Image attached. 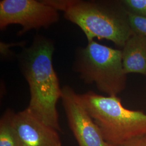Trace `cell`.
I'll list each match as a JSON object with an SVG mask.
<instances>
[{
    "mask_svg": "<svg viewBox=\"0 0 146 146\" xmlns=\"http://www.w3.org/2000/svg\"><path fill=\"white\" fill-rule=\"evenodd\" d=\"M125 74L137 73L146 76V37L133 34L122 50Z\"/></svg>",
    "mask_w": 146,
    "mask_h": 146,
    "instance_id": "obj_8",
    "label": "cell"
},
{
    "mask_svg": "<svg viewBox=\"0 0 146 146\" xmlns=\"http://www.w3.org/2000/svg\"><path fill=\"white\" fill-rule=\"evenodd\" d=\"M13 120L19 146H62L59 131L37 119L26 109L14 113Z\"/></svg>",
    "mask_w": 146,
    "mask_h": 146,
    "instance_id": "obj_7",
    "label": "cell"
},
{
    "mask_svg": "<svg viewBox=\"0 0 146 146\" xmlns=\"http://www.w3.org/2000/svg\"><path fill=\"white\" fill-rule=\"evenodd\" d=\"M14 112L7 110L0 120V146H19L18 137L13 124Z\"/></svg>",
    "mask_w": 146,
    "mask_h": 146,
    "instance_id": "obj_9",
    "label": "cell"
},
{
    "mask_svg": "<svg viewBox=\"0 0 146 146\" xmlns=\"http://www.w3.org/2000/svg\"><path fill=\"white\" fill-rule=\"evenodd\" d=\"M128 13L146 17V0H121Z\"/></svg>",
    "mask_w": 146,
    "mask_h": 146,
    "instance_id": "obj_10",
    "label": "cell"
},
{
    "mask_svg": "<svg viewBox=\"0 0 146 146\" xmlns=\"http://www.w3.org/2000/svg\"><path fill=\"white\" fill-rule=\"evenodd\" d=\"M118 146H146V134L134 138Z\"/></svg>",
    "mask_w": 146,
    "mask_h": 146,
    "instance_id": "obj_12",
    "label": "cell"
},
{
    "mask_svg": "<svg viewBox=\"0 0 146 146\" xmlns=\"http://www.w3.org/2000/svg\"><path fill=\"white\" fill-rule=\"evenodd\" d=\"M64 13L67 20L84 31L88 42L106 39L123 48L133 34L128 13L121 0H72Z\"/></svg>",
    "mask_w": 146,
    "mask_h": 146,
    "instance_id": "obj_2",
    "label": "cell"
},
{
    "mask_svg": "<svg viewBox=\"0 0 146 146\" xmlns=\"http://www.w3.org/2000/svg\"><path fill=\"white\" fill-rule=\"evenodd\" d=\"M52 42L38 36L21 55V69L28 84L31 100L26 110L46 125L60 131L56 104L61 99L57 75L53 68Z\"/></svg>",
    "mask_w": 146,
    "mask_h": 146,
    "instance_id": "obj_1",
    "label": "cell"
},
{
    "mask_svg": "<svg viewBox=\"0 0 146 146\" xmlns=\"http://www.w3.org/2000/svg\"><path fill=\"white\" fill-rule=\"evenodd\" d=\"M78 95L110 146H120L146 135V114L125 108L117 96H104L92 91Z\"/></svg>",
    "mask_w": 146,
    "mask_h": 146,
    "instance_id": "obj_3",
    "label": "cell"
},
{
    "mask_svg": "<svg viewBox=\"0 0 146 146\" xmlns=\"http://www.w3.org/2000/svg\"><path fill=\"white\" fill-rule=\"evenodd\" d=\"M61 99L68 125L78 146H111L104 140L99 127L73 89L64 86Z\"/></svg>",
    "mask_w": 146,
    "mask_h": 146,
    "instance_id": "obj_6",
    "label": "cell"
},
{
    "mask_svg": "<svg viewBox=\"0 0 146 146\" xmlns=\"http://www.w3.org/2000/svg\"><path fill=\"white\" fill-rule=\"evenodd\" d=\"M60 19L58 11L43 1L2 0L0 2V29L20 25L19 35L34 29L48 28Z\"/></svg>",
    "mask_w": 146,
    "mask_h": 146,
    "instance_id": "obj_5",
    "label": "cell"
},
{
    "mask_svg": "<svg viewBox=\"0 0 146 146\" xmlns=\"http://www.w3.org/2000/svg\"><path fill=\"white\" fill-rule=\"evenodd\" d=\"M128 20L133 34L146 37V17L128 13Z\"/></svg>",
    "mask_w": 146,
    "mask_h": 146,
    "instance_id": "obj_11",
    "label": "cell"
},
{
    "mask_svg": "<svg viewBox=\"0 0 146 146\" xmlns=\"http://www.w3.org/2000/svg\"><path fill=\"white\" fill-rule=\"evenodd\" d=\"M74 68L86 84H95L100 92L115 96L125 89L122 50L95 42L79 50Z\"/></svg>",
    "mask_w": 146,
    "mask_h": 146,
    "instance_id": "obj_4",
    "label": "cell"
}]
</instances>
